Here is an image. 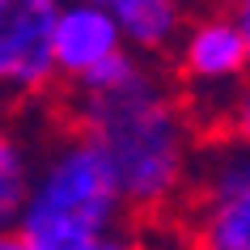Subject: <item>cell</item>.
Masks as SVG:
<instances>
[{"instance_id": "cell-7", "label": "cell", "mask_w": 250, "mask_h": 250, "mask_svg": "<svg viewBox=\"0 0 250 250\" xmlns=\"http://www.w3.org/2000/svg\"><path fill=\"white\" fill-rule=\"evenodd\" d=\"M127 34V47L140 55H166L187 26V0H98Z\"/></svg>"}, {"instance_id": "cell-1", "label": "cell", "mask_w": 250, "mask_h": 250, "mask_svg": "<svg viewBox=\"0 0 250 250\" xmlns=\"http://www.w3.org/2000/svg\"><path fill=\"white\" fill-rule=\"evenodd\" d=\"M72 123L98 140L136 216H178L191 187L199 132L191 102L170 89L157 68L136 64L106 89H77Z\"/></svg>"}, {"instance_id": "cell-9", "label": "cell", "mask_w": 250, "mask_h": 250, "mask_svg": "<svg viewBox=\"0 0 250 250\" xmlns=\"http://www.w3.org/2000/svg\"><path fill=\"white\" fill-rule=\"evenodd\" d=\"M221 132H233V136H242V140H250V81L237 89L233 102H229V110H225V119H221Z\"/></svg>"}, {"instance_id": "cell-6", "label": "cell", "mask_w": 250, "mask_h": 250, "mask_svg": "<svg viewBox=\"0 0 250 250\" xmlns=\"http://www.w3.org/2000/svg\"><path fill=\"white\" fill-rule=\"evenodd\" d=\"M127 51V34L98 0H60L55 17V68L64 85H77L110 55Z\"/></svg>"}, {"instance_id": "cell-11", "label": "cell", "mask_w": 250, "mask_h": 250, "mask_svg": "<svg viewBox=\"0 0 250 250\" xmlns=\"http://www.w3.org/2000/svg\"><path fill=\"white\" fill-rule=\"evenodd\" d=\"M199 4H216V0H199Z\"/></svg>"}, {"instance_id": "cell-10", "label": "cell", "mask_w": 250, "mask_h": 250, "mask_svg": "<svg viewBox=\"0 0 250 250\" xmlns=\"http://www.w3.org/2000/svg\"><path fill=\"white\" fill-rule=\"evenodd\" d=\"M225 9L233 13V21L242 26V34H246V47H250V0H229Z\"/></svg>"}, {"instance_id": "cell-4", "label": "cell", "mask_w": 250, "mask_h": 250, "mask_svg": "<svg viewBox=\"0 0 250 250\" xmlns=\"http://www.w3.org/2000/svg\"><path fill=\"white\" fill-rule=\"evenodd\" d=\"M60 0H0V93L47 98L60 85L55 68Z\"/></svg>"}, {"instance_id": "cell-2", "label": "cell", "mask_w": 250, "mask_h": 250, "mask_svg": "<svg viewBox=\"0 0 250 250\" xmlns=\"http://www.w3.org/2000/svg\"><path fill=\"white\" fill-rule=\"evenodd\" d=\"M132 221L110 157L72 123L42 148L13 237L21 250H119L132 242Z\"/></svg>"}, {"instance_id": "cell-5", "label": "cell", "mask_w": 250, "mask_h": 250, "mask_svg": "<svg viewBox=\"0 0 250 250\" xmlns=\"http://www.w3.org/2000/svg\"><path fill=\"white\" fill-rule=\"evenodd\" d=\"M174 68L183 85L195 98L221 93L225 110L237 98V89L250 81V47L242 26L229 9H204L199 17H187L183 34L174 42Z\"/></svg>"}, {"instance_id": "cell-3", "label": "cell", "mask_w": 250, "mask_h": 250, "mask_svg": "<svg viewBox=\"0 0 250 250\" xmlns=\"http://www.w3.org/2000/svg\"><path fill=\"white\" fill-rule=\"evenodd\" d=\"M178 229L204 250H250V140L221 127L199 140Z\"/></svg>"}, {"instance_id": "cell-8", "label": "cell", "mask_w": 250, "mask_h": 250, "mask_svg": "<svg viewBox=\"0 0 250 250\" xmlns=\"http://www.w3.org/2000/svg\"><path fill=\"white\" fill-rule=\"evenodd\" d=\"M34 166L39 161L30 157L26 140L0 123V250H21L17 246V216L26 208L30 183H34Z\"/></svg>"}]
</instances>
